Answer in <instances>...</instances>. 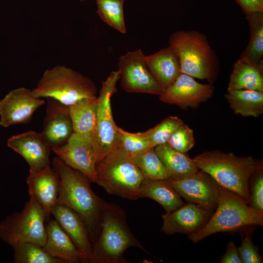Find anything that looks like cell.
<instances>
[{
  "label": "cell",
  "mask_w": 263,
  "mask_h": 263,
  "mask_svg": "<svg viewBox=\"0 0 263 263\" xmlns=\"http://www.w3.org/2000/svg\"><path fill=\"white\" fill-rule=\"evenodd\" d=\"M119 79L118 70L111 72L102 82L97 97L96 124L93 136L97 161L120 145L118 126L113 120L111 104L112 95L117 92Z\"/></svg>",
  "instance_id": "9"
},
{
  "label": "cell",
  "mask_w": 263,
  "mask_h": 263,
  "mask_svg": "<svg viewBox=\"0 0 263 263\" xmlns=\"http://www.w3.org/2000/svg\"><path fill=\"white\" fill-rule=\"evenodd\" d=\"M97 13L108 25L122 34L126 32L123 7L124 0H97Z\"/></svg>",
  "instance_id": "29"
},
{
  "label": "cell",
  "mask_w": 263,
  "mask_h": 263,
  "mask_svg": "<svg viewBox=\"0 0 263 263\" xmlns=\"http://www.w3.org/2000/svg\"><path fill=\"white\" fill-rule=\"evenodd\" d=\"M47 99L41 133L52 150L65 144L74 132L69 107L53 98Z\"/></svg>",
  "instance_id": "17"
},
{
  "label": "cell",
  "mask_w": 263,
  "mask_h": 263,
  "mask_svg": "<svg viewBox=\"0 0 263 263\" xmlns=\"http://www.w3.org/2000/svg\"><path fill=\"white\" fill-rule=\"evenodd\" d=\"M45 213L31 197L19 212L7 215L0 222V239L13 247L32 243L43 247L46 240Z\"/></svg>",
  "instance_id": "8"
},
{
  "label": "cell",
  "mask_w": 263,
  "mask_h": 263,
  "mask_svg": "<svg viewBox=\"0 0 263 263\" xmlns=\"http://www.w3.org/2000/svg\"><path fill=\"white\" fill-rule=\"evenodd\" d=\"M52 165L59 179L56 204L67 207L80 216L93 245L100 231L105 201L94 192L91 181L82 173L69 166L57 156L54 157Z\"/></svg>",
  "instance_id": "1"
},
{
  "label": "cell",
  "mask_w": 263,
  "mask_h": 263,
  "mask_svg": "<svg viewBox=\"0 0 263 263\" xmlns=\"http://www.w3.org/2000/svg\"><path fill=\"white\" fill-rule=\"evenodd\" d=\"M68 107L74 132L94 136L96 124L97 97L82 99Z\"/></svg>",
  "instance_id": "25"
},
{
  "label": "cell",
  "mask_w": 263,
  "mask_h": 263,
  "mask_svg": "<svg viewBox=\"0 0 263 263\" xmlns=\"http://www.w3.org/2000/svg\"><path fill=\"white\" fill-rule=\"evenodd\" d=\"M215 210L201 228L188 235L193 243L217 232L233 233L247 226L263 225V211L252 208L239 195L220 186Z\"/></svg>",
  "instance_id": "5"
},
{
  "label": "cell",
  "mask_w": 263,
  "mask_h": 263,
  "mask_svg": "<svg viewBox=\"0 0 263 263\" xmlns=\"http://www.w3.org/2000/svg\"><path fill=\"white\" fill-rule=\"evenodd\" d=\"M248 205L252 208L263 211V168H259L251 176L248 182Z\"/></svg>",
  "instance_id": "33"
},
{
  "label": "cell",
  "mask_w": 263,
  "mask_h": 263,
  "mask_svg": "<svg viewBox=\"0 0 263 263\" xmlns=\"http://www.w3.org/2000/svg\"><path fill=\"white\" fill-rule=\"evenodd\" d=\"M130 247L146 250L130 228L124 210L117 205L105 201L100 231L93 245L92 263H129L124 257Z\"/></svg>",
  "instance_id": "3"
},
{
  "label": "cell",
  "mask_w": 263,
  "mask_h": 263,
  "mask_svg": "<svg viewBox=\"0 0 263 263\" xmlns=\"http://www.w3.org/2000/svg\"></svg>",
  "instance_id": "38"
},
{
  "label": "cell",
  "mask_w": 263,
  "mask_h": 263,
  "mask_svg": "<svg viewBox=\"0 0 263 263\" xmlns=\"http://www.w3.org/2000/svg\"><path fill=\"white\" fill-rule=\"evenodd\" d=\"M225 97L235 114L256 118L263 113V92L233 90L227 92Z\"/></svg>",
  "instance_id": "26"
},
{
  "label": "cell",
  "mask_w": 263,
  "mask_h": 263,
  "mask_svg": "<svg viewBox=\"0 0 263 263\" xmlns=\"http://www.w3.org/2000/svg\"><path fill=\"white\" fill-rule=\"evenodd\" d=\"M52 214L80 252L83 263H90L93 244L80 216L71 209L58 204L55 206Z\"/></svg>",
  "instance_id": "19"
},
{
  "label": "cell",
  "mask_w": 263,
  "mask_h": 263,
  "mask_svg": "<svg viewBox=\"0 0 263 263\" xmlns=\"http://www.w3.org/2000/svg\"><path fill=\"white\" fill-rule=\"evenodd\" d=\"M95 170V183L109 194L130 200L139 198L145 178L120 145L97 162Z\"/></svg>",
  "instance_id": "6"
},
{
  "label": "cell",
  "mask_w": 263,
  "mask_h": 263,
  "mask_svg": "<svg viewBox=\"0 0 263 263\" xmlns=\"http://www.w3.org/2000/svg\"><path fill=\"white\" fill-rule=\"evenodd\" d=\"M15 263H63L38 245L28 243L18 244L13 247Z\"/></svg>",
  "instance_id": "30"
},
{
  "label": "cell",
  "mask_w": 263,
  "mask_h": 263,
  "mask_svg": "<svg viewBox=\"0 0 263 263\" xmlns=\"http://www.w3.org/2000/svg\"><path fill=\"white\" fill-rule=\"evenodd\" d=\"M141 49L119 57L118 70L122 89L128 93L160 95L164 90L150 71Z\"/></svg>",
  "instance_id": "10"
},
{
  "label": "cell",
  "mask_w": 263,
  "mask_h": 263,
  "mask_svg": "<svg viewBox=\"0 0 263 263\" xmlns=\"http://www.w3.org/2000/svg\"><path fill=\"white\" fill-rule=\"evenodd\" d=\"M212 84H202L194 78L181 73L174 82L159 95L160 101L185 109H196L210 98L214 93Z\"/></svg>",
  "instance_id": "13"
},
{
  "label": "cell",
  "mask_w": 263,
  "mask_h": 263,
  "mask_svg": "<svg viewBox=\"0 0 263 263\" xmlns=\"http://www.w3.org/2000/svg\"><path fill=\"white\" fill-rule=\"evenodd\" d=\"M145 59L151 74L164 90L171 85L181 73L177 54L169 46L145 56Z\"/></svg>",
  "instance_id": "21"
},
{
  "label": "cell",
  "mask_w": 263,
  "mask_h": 263,
  "mask_svg": "<svg viewBox=\"0 0 263 263\" xmlns=\"http://www.w3.org/2000/svg\"><path fill=\"white\" fill-rule=\"evenodd\" d=\"M96 93L91 79L64 65L46 70L31 90L36 97L53 98L67 106L96 96Z\"/></svg>",
  "instance_id": "7"
},
{
  "label": "cell",
  "mask_w": 263,
  "mask_h": 263,
  "mask_svg": "<svg viewBox=\"0 0 263 263\" xmlns=\"http://www.w3.org/2000/svg\"><path fill=\"white\" fill-rule=\"evenodd\" d=\"M187 202L197 205L213 212L219 199V186L207 173L199 169L181 179H167Z\"/></svg>",
  "instance_id": "12"
},
{
  "label": "cell",
  "mask_w": 263,
  "mask_h": 263,
  "mask_svg": "<svg viewBox=\"0 0 263 263\" xmlns=\"http://www.w3.org/2000/svg\"><path fill=\"white\" fill-rule=\"evenodd\" d=\"M244 14L263 11V0H236Z\"/></svg>",
  "instance_id": "37"
},
{
  "label": "cell",
  "mask_w": 263,
  "mask_h": 263,
  "mask_svg": "<svg viewBox=\"0 0 263 263\" xmlns=\"http://www.w3.org/2000/svg\"><path fill=\"white\" fill-rule=\"evenodd\" d=\"M237 249L242 263H263L257 246L248 235L243 238L241 245Z\"/></svg>",
  "instance_id": "35"
},
{
  "label": "cell",
  "mask_w": 263,
  "mask_h": 263,
  "mask_svg": "<svg viewBox=\"0 0 263 263\" xmlns=\"http://www.w3.org/2000/svg\"><path fill=\"white\" fill-rule=\"evenodd\" d=\"M249 28V40L240 58L258 64L263 56V11L246 14Z\"/></svg>",
  "instance_id": "27"
},
{
  "label": "cell",
  "mask_w": 263,
  "mask_h": 263,
  "mask_svg": "<svg viewBox=\"0 0 263 263\" xmlns=\"http://www.w3.org/2000/svg\"><path fill=\"white\" fill-rule=\"evenodd\" d=\"M213 212L193 203H184L180 207L162 215L161 231L167 235L192 234L208 221Z\"/></svg>",
  "instance_id": "16"
},
{
  "label": "cell",
  "mask_w": 263,
  "mask_h": 263,
  "mask_svg": "<svg viewBox=\"0 0 263 263\" xmlns=\"http://www.w3.org/2000/svg\"><path fill=\"white\" fill-rule=\"evenodd\" d=\"M154 149L168 171L170 178H183L199 170L192 159L187 153L173 149L167 143L158 145Z\"/></svg>",
  "instance_id": "24"
},
{
  "label": "cell",
  "mask_w": 263,
  "mask_h": 263,
  "mask_svg": "<svg viewBox=\"0 0 263 263\" xmlns=\"http://www.w3.org/2000/svg\"><path fill=\"white\" fill-rule=\"evenodd\" d=\"M221 263H241L238 250L234 242L228 243L225 254L221 257Z\"/></svg>",
  "instance_id": "36"
},
{
  "label": "cell",
  "mask_w": 263,
  "mask_h": 263,
  "mask_svg": "<svg viewBox=\"0 0 263 263\" xmlns=\"http://www.w3.org/2000/svg\"><path fill=\"white\" fill-rule=\"evenodd\" d=\"M167 143L176 150L187 153L195 144L193 131L188 125L183 123L173 133Z\"/></svg>",
  "instance_id": "34"
},
{
  "label": "cell",
  "mask_w": 263,
  "mask_h": 263,
  "mask_svg": "<svg viewBox=\"0 0 263 263\" xmlns=\"http://www.w3.org/2000/svg\"><path fill=\"white\" fill-rule=\"evenodd\" d=\"M197 167L210 175L218 185L248 203V182L263 163L250 156H239L219 150L204 151L192 158Z\"/></svg>",
  "instance_id": "2"
},
{
  "label": "cell",
  "mask_w": 263,
  "mask_h": 263,
  "mask_svg": "<svg viewBox=\"0 0 263 263\" xmlns=\"http://www.w3.org/2000/svg\"><path fill=\"white\" fill-rule=\"evenodd\" d=\"M249 90L263 92V60L253 64L239 58L231 72L227 92Z\"/></svg>",
  "instance_id": "22"
},
{
  "label": "cell",
  "mask_w": 263,
  "mask_h": 263,
  "mask_svg": "<svg viewBox=\"0 0 263 263\" xmlns=\"http://www.w3.org/2000/svg\"><path fill=\"white\" fill-rule=\"evenodd\" d=\"M131 157L145 178L156 180H167L170 178L154 148Z\"/></svg>",
  "instance_id": "28"
},
{
  "label": "cell",
  "mask_w": 263,
  "mask_h": 263,
  "mask_svg": "<svg viewBox=\"0 0 263 263\" xmlns=\"http://www.w3.org/2000/svg\"><path fill=\"white\" fill-rule=\"evenodd\" d=\"M7 146L22 156L29 169H41L50 166L52 149L41 132L33 131L13 135L7 140Z\"/></svg>",
  "instance_id": "18"
},
{
  "label": "cell",
  "mask_w": 263,
  "mask_h": 263,
  "mask_svg": "<svg viewBox=\"0 0 263 263\" xmlns=\"http://www.w3.org/2000/svg\"><path fill=\"white\" fill-rule=\"evenodd\" d=\"M26 181L29 197L39 205L48 221L57 203L59 188L57 174L50 166L41 169H29Z\"/></svg>",
  "instance_id": "15"
},
{
  "label": "cell",
  "mask_w": 263,
  "mask_h": 263,
  "mask_svg": "<svg viewBox=\"0 0 263 263\" xmlns=\"http://www.w3.org/2000/svg\"><path fill=\"white\" fill-rule=\"evenodd\" d=\"M46 240L43 250L63 263H83L82 256L57 222L51 219L46 225Z\"/></svg>",
  "instance_id": "20"
},
{
  "label": "cell",
  "mask_w": 263,
  "mask_h": 263,
  "mask_svg": "<svg viewBox=\"0 0 263 263\" xmlns=\"http://www.w3.org/2000/svg\"><path fill=\"white\" fill-rule=\"evenodd\" d=\"M184 123L177 116H169L154 127L144 132L153 148L166 143L176 130Z\"/></svg>",
  "instance_id": "31"
},
{
  "label": "cell",
  "mask_w": 263,
  "mask_h": 263,
  "mask_svg": "<svg viewBox=\"0 0 263 263\" xmlns=\"http://www.w3.org/2000/svg\"><path fill=\"white\" fill-rule=\"evenodd\" d=\"M139 198H149L159 203L167 213L184 204L182 197L168 180H150L144 178L139 189Z\"/></svg>",
  "instance_id": "23"
},
{
  "label": "cell",
  "mask_w": 263,
  "mask_h": 263,
  "mask_svg": "<svg viewBox=\"0 0 263 263\" xmlns=\"http://www.w3.org/2000/svg\"><path fill=\"white\" fill-rule=\"evenodd\" d=\"M52 150L67 165L95 182L97 157L93 136L74 132L65 144Z\"/></svg>",
  "instance_id": "11"
},
{
  "label": "cell",
  "mask_w": 263,
  "mask_h": 263,
  "mask_svg": "<svg viewBox=\"0 0 263 263\" xmlns=\"http://www.w3.org/2000/svg\"><path fill=\"white\" fill-rule=\"evenodd\" d=\"M169 41L178 56L181 73L210 84L214 81L219 72V59L205 34L195 30L177 31Z\"/></svg>",
  "instance_id": "4"
},
{
  "label": "cell",
  "mask_w": 263,
  "mask_h": 263,
  "mask_svg": "<svg viewBox=\"0 0 263 263\" xmlns=\"http://www.w3.org/2000/svg\"><path fill=\"white\" fill-rule=\"evenodd\" d=\"M45 103L31 90L20 87L11 90L0 100V125L7 128L30 122L35 112Z\"/></svg>",
  "instance_id": "14"
},
{
  "label": "cell",
  "mask_w": 263,
  "mask_h": 263,
  "mask_svg": "<svg viewBox=\"0 0 263 263\" xmlns=\"http://www.w3.org/2000/svg\"><path fill=\"white\" fill-rule=\"evenodd\" d=\"M117 130L120 134V146L131 157L153 148L144 132L131 133L118 127Z\"/></svg>",
  "instance_id": "32"
}]
</instances>
